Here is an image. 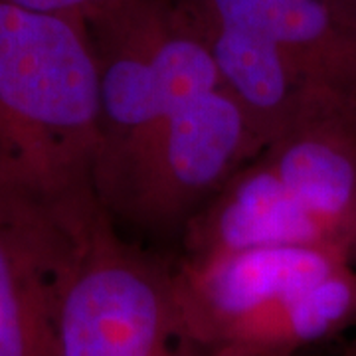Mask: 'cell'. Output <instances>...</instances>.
<instances>
[{"label":"cell","mask_w":356,"mask_h":356,"mask_svg":"<svg viewBox=\"0 0 356 356\" xmlns=\"http://www.w3.org/2000/svg\"><path fill=\"white\" fill-rule=\"evenodd\" d=\"M8 2L32 10L64 14L81 22H88L91 16L103 10L111 0H8Z\"/></svg>","instance_id":"obj_7"},{"label":"cell","mask_w":356,"mask_h":356,"mask_svg":"<svg viewBox=\"0 0 356 356\" xmlns=\"http://www.w3.org/2000/svg\"><path fill=\"white\" fill-rule=\"evenodd\" d=\"M350 254L259 245L182 257L172 289L182 327L208 356H301L356 325Z\"/></svg>","instance_id":"obj_3"},{"label":"cell","mask_w":356,"mask_h":356,"mask_svg":"<svg viewBox=\"0 0 356 356\" xmlns=\"http://www.w3.org/2000/svg\"><path fill=\"white\" fill-rule=\"evenodd\" d=\"M344 356H348V355H346V353H344Z\"/></svg>","instance_id":"obj_11"},{"label":"cell","mask_w":356,"mask_h":356,"mask_svg":"<svg viewBox=\"0 0 356 356\" xmlns=\"http://www.w3.org/2000/svg\"><path fill=\"white\" fill-rule=\"evenodd\" d=\"M350 261H353V266H355L356 269V243H355V248H353V252H350Z\"/></svg>","instance_id":"obj_10"},{"label":"cell","mask_w":356,"mask_h":356,"mask_svg":"<svg viewBox=\"0 0 356 356\" xmlns=\"http://www.w3.org/2000/svg\"><path fill=\"white\" fill-rule=\"evenodd\" d=\"M337 8H341L344 14H348L350 18L356 20V0H329Z\"/></svg>","instance_id":"obj_8"},{"label":"cell","mask_w":356,"mask_h":356,"mask_svg":"<svg viewBox=\"0 0 356 356\" xmlns=\"http://www.w3.org/2000/svg\"><path fill=\"white\" fill-rule=\"evenodd\" d=\"M180 13L264 145L305 99L356 109V20L329 0H192Z\"/></svg>","instance_id":"obj_5"},{"label":"cell","mask_w":356,"mask_h":356,"mask_svg":"<svg viewBox=\"0 0 356 356\" xmlns=\"http://www.w3.org/2000/svg\"><path fill=\"white\" fill-rule=\"evenodd\" d=\"M182 257L356 243V109L315 99L220 186L180 234Z\"/></svg>","instance_id":"obj_2"},{"label":"cell","mask_w":356,"mask_h":356,"mask_svg":"<svg viewBox=\"0 0 356 356\" xmlns=\"http://www.w3.org/2000/svg\"><path fill=\"white\" fill-rule=\"evenodd\" d=\"M346 355L348 356H356V339L353 343L348 344V348H346Z\"/></svg>","instance_id":"obj_9"},{"label":"cell","mask_w":356,"mask_h":356,"mask_svg":"<svg viewBox=\"0 0 356 356\" xmlns=\"http://www.w3.org/2000/svg\"><path fill=\"white\" fill-rule=\"evenodd\" d=\"M99 147L88 24L0 0V216L97 196Z\"/></svg>","instance_id":"obj_1"},{"label":"cell","mask_w":356,"mask_h":356,"mask_svg":"<svg viewBox=\"0 0 356 356\" xmlns=\"http://www.w3.org/2000/svg\"><path fill=\"white\" fill-rule=\"evenodd\" d=\"M0 356H58L48 264L0 222Z\"/></svg>","instance_id":"obj_6"},{"label":"cell","mask_w":356,"mask_h":356,"mask_svg":"<svg viewBox=\"0 0 356 356\" xmlns=\"http://www.w3.org/2000/svg\"><path fill=\"white\" fill-rule=\"evenodd\" d=\"M26 236L50 271L58 356H208L182 327L172 266L125 242L99 200L38 218Z\"/></svg>","instance_id":"obj_4"}]
</instances>
